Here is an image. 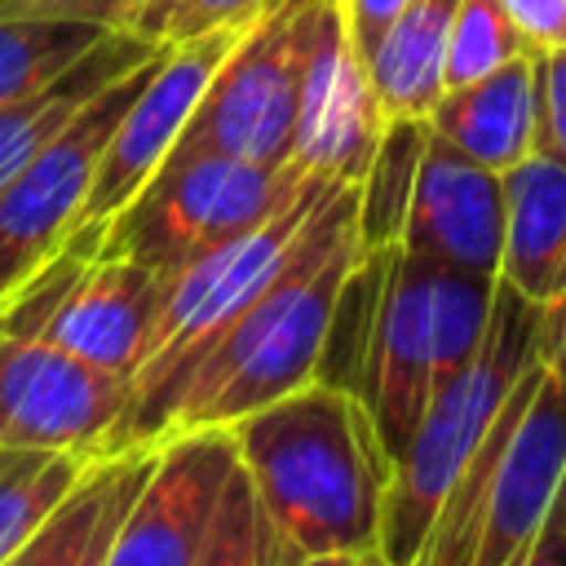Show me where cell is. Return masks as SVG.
<instances>
[{
    "mask_svg": "<svg viewBox=\"0 0 566 566\" xmlns=\"http://www.w3.org/2000/svg\"><path fill=\"white\" fill-rule=\"evenodd\" d=\"M340 4V18H345V31H349V44L354 53L367 62L376 53V44L385 40V31L398 22V13L407 9V0H336Z\"/></svg>",
    "mask_w": 566,
    "mask_h": 566,
    "instance_id": "83f0119b",
    "label": "cell"
},
{
    "mask_svg": "<svg viewBox=\"0 0 566 566\" xmlns=\"http://www.w3.org/2000/svg\"><path fill=\"white\" fill-rule=\"evenodd\" d=\"M270 0H172L168 18H164V35L168 44L221 31V27H248Z\"/></svg>",
    "mask_w": 566,
    "mask_h": 566,
    "instance_id": "484cf974",
    "label": "cell"
},
{
    "mask_svg": "<svg viewBox=\"0 0 566 566\" xmlns=\"http://www.w3.org/2000/svg\"><path fill=\"white\" fill-rule=\"evenodd\" d=\"M424 137H429V119H389L385 124L376 155L358 181V243H363V252H380V248L398 243Z\"/></svg>",
    "mask_w": 566,
    "mask_h": 566,
    "instance_id": "ffe728a7",
    "label": "cell"
},
{
    "mask_svg": "<svg viewBox=\"0 0 566 566\" xmlns=\"http://www.w3.org/2000/svg\"><path fill=\"white\" fill-rule=\"evenodd\" d=\"M239 35H243V27H221V31L168 44V53L159 57V66L150 71L142 93L128 102V111L119 115V124L97 159L80 226L111 221L155 177V168L168 159L172 142L181 137L186 119L195 115L212 71L221 66V57L234 49Z\"/></svg>",
    "mask_w": 566,
    "mask_h": 566,
    "instance_id": "30bf717a",
    "label": "cell"
},
{
    "mask_svg": "<svg viewBox=\"0 0 566 566\" xmlns=\"http://www.w3.org/2000/svg\"><path fill=\"white\" fill-rule=\"evenodd\" d=\"M234 464L239 447L226 424L155 442V464L115 531L106 566H195Z\"/></svg>",
    "mask_w": 566,
    "mask_h": 566,
    "instance_id": "9c48e42d",
    "label": "cell"
},
{
    "mask_svg": "<svg viewBox=\"0 0 566 566\" xmlns=\"http://www.w3.org/2000/svg\"><path fill=\"white\" fill-rule=\"evenodd\" d=\"M168 53V40L155 57L106 84L93 102L80 106V115L49 142L40 146L4 186H0V305L71 239L80 226L97 159L128 111V102L142 93L159 57Z\"/></svg>",
    "mask_w": 566,
    "mask_h": 566,
    "instance_id": "52a82bcc",
    "label": "cell"
},
{
    "mask_svg": "<svg viewBox=\"0 0 566 566\" xmlns=\"http://www.w3.org/2000/svg\"><path fill=\"white\" fill-rule=\"evenodd\" d=\"M539 363L566 389V283L548 305H539Z\"/></svg>",
    "mask_w": 566,
    "mask_h": 566,
    "instance_id": "4dcf8cb0",
    "label": "cell"
},
{
    "mask_svg": "<svg viewBox=\"0 0 566 566\" xmlns=\"http://www.w3.org/2000/svg\"><path fill=\"white\" fill-rule=\"evenodd\" d=\"M504 566H566V478H562L544 522L531 531V539Z\"/></svg>",
    "mask_w": 566,
    "mask_h": 566,
    "instance_id": "f1b7e54d",
    "label": "cell"
},
{
    "mask_svg": "<svg viewBox=\"0 0 566 566\" xmlns=\"http://www.w3.org/2000/svg\"><path fill=\"white\" fill-rule=\"evenodd\" d=\"M137 0H0L4 18H35V22H97L106 31H124Z\"/></svg>",
    "mask_w": 566,
    "mask_h": 566,
    "instance_id": "4316f807",
    "label": "cell"
},
{
    "mask_svg": "<svg viewBox=\"0 0 566 566\" xmlns=\"http://www.w3.org/2000/svg\"><path fill=\"white\" fill-rule=\"evenodd\" d=\"M354 566H389V562L380 557V548H371V553H363V557H358Z\"/></svg>",
    "mask_w": 566,
    "mask_h": 566,
    "instance_id": "836d02e7",
    "label": "cell"
},
{
    "mask_svg": "<svg viewBox=\"0 0 566 566\" xmlns=\"http://www.w3.org/2000/svg\"><path fill=\"white\" fill-rule=\"evenodd\" d=\"M513 27L531 40V49H553L566 35V0H500Z\"/></svg>",
    "mask_w": 566,
    "mask_h": 566,
    "instance_id": "f546056e",
    "label": "cell"
},
{
    "mask_svg": "<svg viewBox=\"0 0 566 566\" xmlns=\"http://www.w3.org/2000/svg\"><path fill=\"white\" fill-rule=\"evenodd\" d=\"M363 557V553H358ZM354 553H296L287 566H354Z\"/></svg>",
    "mask_w": 566,
    "mask_h": 566,
    "instance_id": "d6a6232c",
    "label": "cell"
},
{
    "mask_svg": "<svg viewBox=\"0 0 566 566\" xmlns=\"http://www.w3.org/2000/svg\"><path fill=\"white\" fill-rule=\"evenodd\" d=\"M102 35L97 22H35V18H4L0 22V106L53 84L71 71Z\"/></svg>",
    "mask_w": 566,
    "mask_h": 566,
    "instance_id": "44dd1931",
    "label": "cell"
},
{
    "mask_svg": "<svg viewBox=\"0 0 566 566\" xmlns=\"http://www.w3.org/2000/svg\"><path fill=\"white\" fill-rule=\"evenodd\" d=\"M380 133L385 115L376 106L367 62L349 44L340 4L314 0L301 80V128L292 159L332 181H363Z\"/></svg>",
    "mask_w": 566,
    "mask_h": 566,
    "instance_id": "8fae6325",
    "label": "cell"
},
{
    "mask_svg": "<svg viewBox=\"0 0 566 566\" xmlns=\"http://www.w3.org/2000/svg\"><path fill=\"white\" fill-rule=\"evenodd\" d=\"M562 478H566V389L539 363V376L513 429L504 433L486 478L473 566H504L544 522Z\"/></svg>",
    "mask_w": 566,
    "mask_h": 566,
    "instance_id": "4fadbf2b",
    "label": "cell"
},
{
    "mask_svg": "<svg viewBox=\"0 0 566 566\" xmlns=\"http://www.w3.org/2000/svg\"><path fill=\"white\" fill-rule=\"evenodd\" d=\"M522 53H535V49L513 27V18L504 13L500 0H460L455 18H451V35H447L442 93L447 88H464V84L500 71L504 62H513Z\"/></svg>",
    "mask_w": 566,
    "mask_h": 566,
    "instance_id": "cb8c5ba5",
    "label": "cell"
},
{
    "mask_svg": "<svg viewBox=\"0 0 566 566\" xmlns=\"http://www.w3.org/2000/svg\"><path fill=\"white\" fill-rule=\"evenodd\" d=\"M164 270L97 252L35 336L133 380L137 354L164 296Z\"/></svg>",
    "mask_w": 566,
    "mask_h": 566,
    "instance_id": "5bb4252c",
    "label": "cell"
},
{
    "mask_svg": "<svg viewBox=\"0 0 566 566\" xmlns=\"http://www.w3.org/2000/svg\"><path fill=\"white\" fill-rule=\"evenodd\" d=\"M310 177L292 164H252L230 155H168L155 177L106 221L102 252L155 270H177L265 217H274Z\"/></svg>",
    "mask_w": 566,
    "mask_h": 566,
    "instance_id": "5b68a950",
    "label": "cell"
},
{
    "mask_svg": "<svg viewBox=\"0 0 566 566\" xmlns=\"http://www.w3.org/2000/svg\"><path fill=\"white\" fill-rule=\"evenodd\" d=\"M314 0H270L212 71L168 155L292 164Z\"/></svg>",
    "mask_w": 566,
    "mask_h": 566,
    "instance_id": "8992f818",
    "label": "cell"
},
{
    "mask_svg": "<svg viewBox=\"0 0 566 566\" xmlns=\"http://www.w3.org/2000/svg\"><path fill=\"white\" fill-rule=\"evenodd\" d=\"M424 119L460 155L491 172H509L535 155V53H522L464 88H447Z\"/></svg>",
    "mask_w": 566,
    "mask_h": 566,
    "instance_id": "e0dca14e",
    "label": "cell"
},
{
    "mask_svg": "<svg viewBox=\"0 0 566 566\" xmlns=\"http://www.w3.org/2000/svg\"><path fill=\"white\" fill-rule=\"evenodd\" d=\"M504 186V252L500 283L535 305H548L566 283V164L548 155H526Z\"/></svg>",
    "mask_w": 566,
    "mask_h": 566,
    "instance_id": "2e32d148",
    "label": "cell"
},
{
    "mask_svg": "<svg viewBox=\"0 0 566 566\" xmlns=\"http://www.w3.org/2000/svg\"><path fill=\"white\" fill-rule=\"evenodd\" d=\"M535 155L566 164V44L535 53Z\"/></svg>",
    "mask_w": 566,
    "mask_h": 566,
    "instance_id": "d4e9b609",
    "label": "cell"
},
{
    "mask_svg": "<svg viewBox=\"0 0 566 566\" xmlns=\"http://www.w3.org/2000/svg\"><path fill=\"white\" fill-rule=\"evenodd\" d=\"M159 49H164V40H142L133 31H111L71 71H62L53 84H44V88H35V93L0 106V186L40 146H49L80 115L84 102H93L106 84H115L119 75H128L133 66H142Z\"/></svg>",
    "mask_w": 566,
    "mask_h": 566,
    "instance_id": "ac0fdd59",
    "label": "cell"
},
{
    "mask_svg": "<svg viewBox=\"0 0 566 566\" xmlns=\"http://www.w3.org/2000/svg\"><path fill=\"white\" fill-rule=\"evenodd\" d=\"M155 464V447H133L93 460L49 517L0 566H106L115 531Z\"/></svg>",
    "mask_w": 566,
    "mask_h": 566,
    "instance_id": "9a60e30c",
    "label": "cell"
},
{
    "mask_svg": "<svg viewBox=\"0 0 566 566\" xmlns=\"http://www.w3.org/2000/svg\"><path fill=\"white\" fill-rule=\"evenodd\" d=\"M128 380L44 340L0 332V447L111 455Z\"/></svg>",
    "mask_w": 566,
    "mask_h": 566,
    "instance_id": "ba28073f",
    "label": "cell"
},
{
    "mask_svg": "<svg viewBox=\"0 0 566 566\" xmlns=\"http://www.w3.org/2000/svg\"><path fill=\"white\" fill-rule=\"evenodd\" d=\"M93 460L35 447H0V562L49 517Z\"/></svg>",
    "mask_w": 566,
    "mask_h": 566,
    "instance_id": "7402d4cb",
    "label": "cell"
},
{
    "mask_svg": "<svg viewBox=\"0 0 566 566\" xmlns=\"http://www.w3.org/2000/svg\"><path fill=\"white\" fill-rule=\"evenodd\" d=\"M539 363V305L495 279V305L478 354L429 398L416 433L394 460L385 517H380V557L389 566H411L442 500L486 442L517 380Z\"/></svg>",
    "mask_w": 566,
    "mask_h": 566,
    "instance_id": "277c9868",
    "label": "cell"
},
{
    "mask_svg": "<svg viewBox=\"0 0 566 566\" xmlns=\"http://www.w3.org/2000/svg\"><path fill=\"white\" fill-rule=\"evenodd\" d=\"M168 9H172V0H137V9H133V18H128L124 31L142 35V40H159V35H164V18H168Z\"/></svg>",
    "mask_w": 566,
    "mask_h": 566,
    "instance_id": "1f68e13d",
    "label": "cell"
},
{
    "mask_svg": "<svg viewBox=\"0 0 566 566\" xmlns=\"http://www.w3.org/2000/svg\"><path fill=\"white\" fill-rule=\"evenodd\" d=\"M296 553L301 548L287 535H279L270 526V517L261 513V500H256L243 464H234L195 566H287Z\"/></svg>",
    "mask_w": 566,
    "mask_h": 566,
    "instance_id": "603a6c76",
    "label": "cell"
},
{
    "mask_svg": "<svg viewBox=\"0 0 566 566\" xmlns=\"http://www.w3.org/2000/svg\"><path fill=\"white\" fill-rule=\"evenodd\" d=\"M230 433L261 513L301 553L358 557L380 544L394 460L354 389L310 380L234 420Z\"/></svg>",
    "mask_w": 566,
    "mask_h": 566,
    "instance_id": "7a4b0ae2",
    "label": "cell"
},
{
    "mask_svg": "<svg viewBox=\"0 0 566 566\" xmlns=\"http://www.w3.org/2000/svg\"><path fill=\"white\" fill-rule=\"evenodd\" d=\"M455 4L460 0H407L398 22L367 57V80L385 124L424 119L442 97V66H447V35Z\"/></svg>",
    "mask_w": 566,
    "mask_h": 566,
    "instance_id": "d6986e66",
    "label": "cell"
},
{
    "mask_svg": "<svg viewBox=\"0 0 566 566\" xmlns=\"http://www.w3.org/2000/svg\"><path fill=\"white\" fill-rule=\"evenodd\" d=\"M358 261V181H340L305 217L279 274L252 296L234 327L195 363L168 411L164 438L212 424L230 429L265 402L318 380L340 292Z\"/></svg>",
    "mask_w": 566,
    "mask_h": 566,
    "instance_id": "6da1fadb",
    "label": "cell"
},
{
    "mask_svg": "<svg viewBox=\"0 0 566 566\" xmlns=\"http://www.w3.org/2000/svg\"><path fill=\"white\" fill-rule=\"evenodd\" d=\"M495 305V279L402 252L380 256L354 394L389 460L416 433L429 398L478 354Z\"/></svg>",
    "mask_w": 566,
    "mask_h": 566,
    "instance_id": "3957f363",
    "label": "cell"
},
{
    "mask_svg": "<svg viewBox=\"0 0 566 566\" xmlns=\"http://www.w3.org/2000/svg\"><path fill=\"white\" fill-rule=\"evenodd\" d=\"M398 248L438 265L500 279L504 252V186L500 172L460 155L433 128L424 137Z\"/></svg>",
    "mask_w": 566,
    "mask_h": 566,
    "instance_id": "7c38bea8",
    "label": "cell"
}]
</instances>
